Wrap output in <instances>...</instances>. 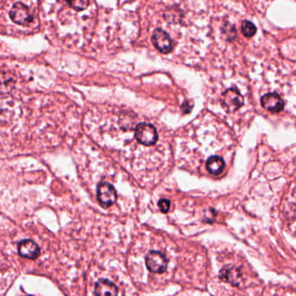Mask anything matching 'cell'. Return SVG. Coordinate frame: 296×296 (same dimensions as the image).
Segmentation results:
<instances>
[{
	"label": "cell",
	"instance_id": "6da1fadb",
	"mask_svg": "<svg viewBox=\"0 0 296 296\" xmlns=\"http://www.w3.org/2000/svg\"><path fill=\"white\" fill-rule=\"evenodd\" d=\"M135 138L138 143L144 146H150L156 144L158 140L156 129L147 122H140L135 128Z\"/></svg>",
	"mask_w": 296,
	"mask_h": 296
},
{
	"label": "cell",
	"instance_id": "7a4b0ae2",
	"mask_svg": "<svg viewBox=\"0 0 296 296\" xmlns=\"http://www.w3.org/2000/svg\"><path fill=\"white\" fill-rule=\"evenodd\" d=\"M223 109L229 113L235 112L244 104V98L236 88L228 89L221 97Z\"/></svg>",
	"mask_w": 296,
	"mask_h": 296
},
{
	"label": "cell",
	"instance_id": "3957f363",
	"mask_svg": "<svg viewBox=\"0 0 296 296\" xmlns=\"http://www.w3.org/2000/svg\"><path fill=\"white\" fill-rule=\"evenodd\" d=\"M147 269L155 274H162L168 268V259L162 252L150 251L145 258Z\"/></svg>",
	"mask_w": 296,
	"mask_h": 296
},
{
	"label": "cell",
	"instance_id": "277c9868",
	"mask_svg": "<svg viewBox=\"0 0 296 296\" xmlns=\"http://www.w3.org/2000/svg\"><path fill=\"white\" fill-rule=\"evenodd\" d=\"M10 18L18 25H27L32 21V16L25 4L16 3L10 11Z\"/></svg>",
	"mask_w": 296,
	"mask_h": 296
},
{
	"label": "cell",
	"instance_id": "5b68a950",
	"mask_svg": "<svg viewBox=\"0 0 296 296\" xmlns=\"http://www.w3.org/2000/svg\"><path fill=\"white\" fill-rule=\"evenodd\" d=\"M153 46H155L156 50L163 54H168L172 51V40L168 34L162 29H156L153 32L151 37Z\"/></svg>",
	"mask_w": 296,
	"mask_h": 296
},
{
	"label": "cell",
	"instance_id": "8992f818",
	"mask_svg": "<svg viewBox=\"0 0 296 296\" xmlns=\"http://www.w3.org/2000/svg\"><path fill=\"white\" fill-rule=\"evenodd\" d=\"M97 195L99 202L104 206H111L116 202L117 195L115 188L110 183H101L98 184Z\"/></svg>",
	"mask_w": 296,
	"mask_h": 296
},
{
	"label": "cell",
	"instance_id": "52a82bcc",
	"mask_svg": "<svg viewBox=\"0 0 296 296\" xmlns=\"http://www.w3.org/2000/svg\"><path fill=\"white\" fill-rule=\"evenodd\" d=\"M219 277L222 281L237 287L242 280L241 269L233 265L224 266L219 272Z\"/></svg>",
	"mask_w": 296,
	"mask_h": 296
},
{
	"label": "cell",
	"instance_id": "ba28073f",
	"mask_svg": "<svg viewBox=\"0 0 296 296\" xmlns=\"http://www.w3.org/2000/svg\"><path fill=\"white\" fill-rule=\"evenodd\" d=\"M261 104L264 109L274 113L281 112L284 109V101L280 95L272 92L264 95L261 98Z\"/></svg>",
	"mask_w": 296,
	"mask_h": 296
},
{
	"label": "cell",
	"instance_id": "9c48e42d",
	"mask_svg": "<svg viewBox=\"0 0 296 296\" xmlns=\"http://www.w3.org/2000/svg\"><path fill=\"white\" fill-rule=\"evenodd\" d=\"M19 253L24 258L35 260L39 257L41 250L38 245L32 240H23L18 246Z\"/></svg>",
	"mask_w": 296,
	"mask_h": 296
},
{
	"label": "cell",
	"instance_id": "30bf717a",
	"mask_svg": "<svg viewBox=\"0 0 296 296\" xmlns=\"http://www.w3.org/2000/svg\"><path fill=\"white\" fill-rule=\"evenodd\" d=\"M94 293L97 295H116L118 289L113 282L106 279H100L95 284Z\"/></svg>",
	"mask_w": 296,
	"mask_h": 296
},
{
	"label": "cell",
	"instance_id": "8fae6325",
	"mask_svg": "<svg viewBox=\"0 0 296 296\" xmlns=\"http://www.w3.org/2000/svg\"><path fill=\"white\" fill-rule=\"evenodd\" d=\"M120 128L123 131H133L137 126L138 116L132 111H125L119 117Z\"/></svg>",
	"mask_w": 296,
	"mask_h": 296
},
{
	"label": "cell",
	"instance_id": "7c38bea8",
	"mask_svg": "<svg viewBox=\"0 0 296 296\" xmlns=\"http://www.w3.org/2000/svg\"><path fill=\"white\" fill-rule=\"evenodd\" d=\"M15 84V79L11 74L0 70V96L9 94Z\"/></svg>",
	"mask_w": 296,
	"mask_h": 296
},
{
	"label": "cell",
	"instance_id": "4fadbf2b",
	"mask_svg": "<svg viewBox=\"0 0 296 296\" xmlns=\"http://www.w3.org/2000/svg\"><path fill=\"white\" fill-rule=\"evenodd\" d=\"M206 168L211 175L217 176L225 168V162L221 156H212L207 160Z\"/></svg>",
	"mask_w": 296,
	"mask_h": 296
},
{
	"label": "cell",
	"instance_id": "5bb4252c",
	"mask_svg": "<svg viewBox=\"0 0 296 296\" xmlns=\"http://www.w3.org/2000/svg\"><path fill=\"white\" fill-rule=\"evenodd\" d=\"M257 27L255 26L253 23L247 20L241 23V32L246 37H252L257 33Z\"/></svg>",
	"mask_w": 296,
	"mask_h": 296
},
{
	"label": "cell",
	"instance_id": "9a60e30c",
	"mask_svg": "<svg viewBox=\"0 0 296 296\" xmlns=\"http://www.w3.org/2000/svg\"><path fill=\"white\" fill-rule=\"evenodd\" d=\"M66 2L76 12H81L88 7L90 0H66Z\"/></svg>",
	"mask_w": 296,
	"mask_h": 296
},
{
	"label": "cell",
	"instance_id": "2e32d148",
	"mask_svg": "<svg viewBox=\"0 0 296 296\" xmlns=\"http://www.w3.org/2000/svg\"><path fill=\"white\" fill-rule=\"evenodd\" d=\"M158 207L162 213H168L171 208V201L168 199H161L158 202Z\"/></svg>",
	"mask_w": 296,
	"mask_h": 296
},
{
	"label": "cell",
	"instance_id": "e0dca14e",
	"mask_svg": "<svg viewBox=\"0 0 296 296\" xmlns=\"http://www.w3.org/2000/svg\"><path fill=\"white\" fill-rule=\"evenodd\" d=\"M193 105L191 104H189V102H185L182 106V110H183L184 113H189L190 112V110L192 109Z\"/></svg>",
	"mask_w": 296,
	"mask_h": 296
}]
</instances>
